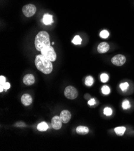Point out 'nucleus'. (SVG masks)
<instances>
[{
	"label": "nucleus",
	"mask_w": 134,
	"mask_h": 151,
	"mask_svg": "<svg viewBox=\"0 0 134 151\" xmlns=\"http://www.w3.org/2000/svg\"><path fill=\"white\" fill-rule=\"evenodd\" d=\"M35 65L37 69L44 74H49L53 69L52 62L42 54L36 56Z\"/></svg>",
	"instance_id": "nucleus-1"
},
{
	"label": "nucleus",
	"mask_w": 134,
	"mask_h": 151,
	"mask_svg": "<svg viewBox=\"0 0 134 151\" xmlns=\"http://www.w3.org/2000/svg\"><path fill=\"white\" fill-rule=\"evenodd\" d=\"M35 47L37 51H40L44 47L50 46L49 35L47 32H39L35 38Z\"/></svg>",
	"instance_id": "nucleus-2"
},
{
	"label": "nucleus",
	"mask_w": 134,
	"mask_h": 151,
	"mask_svg": "<svg viewBox=\"0 0 134 151\" xmlns=\"http://www.w3.org/2000/svg\"><path fill=\"white\" fill-rule=\"evenodd\" d=\"M41 54L44 57L50 60L51 62H54L57 58V54L52 47V46H48L44 47L41 51Z\"/></svg>",
	"instance_id": "nucleus-3"
},
{
	"label": "nucleus",
	"mask_w": 134,
	"mask_h": 151,
	"mask_svg": "<svg viewBox=\"0 0 134 151\" xmlns=\"http://www.w3.org/2000/svg\"><path fill=\"white\" fill-rule=\"evenodd\" d=\"M65 96L69 99H75L78 95V90L73 86H67L64 90Z\"/></svg>",
	"instance_id": "nucleus-4"
},
{
	"label": "nucleus",
	"mask_w": 134,
	"mask_h": 151,
	"mask_svg": "<svg viewBox=\"0 0 134 151\" xmlns=\"http://www.w3.org/2000/svg\"><path fill=\"white\" fill-rule=\"evenodd\" d=\"M22 12L26 17H32L36 12V7L33 4H27L23 7Z\"/></svg>",
	"instance_id": "nucleus-5"
},
{
	"label": "nucleus",
	"mask_w": 134,
	"mask_h": 151,
	"mask_svg": "<svg viewBox=\"0 0 134 151\" xmlns=\"http://www.w3.org/2000/svg\"><path fill=\"white\" fill-rule=\"evenodd\" d=\"M111 62L113 65H114L115 66H121L125 63L126 57L125 55H122V54L116 55L112 58Z\"/></svg>",
	"instance_id": "nucleus-6"
},
{
	"label": "nucleus",
	"mask_w": 134,
	"mask_h": 151,
	"mask_svg": "<svg viewBox=\"0 0 134 151\" xmlns=\"http://www.w3.org/2000/svg\"><path fill=\"white\" fill-rule=\"evenodd\" d=\"M62 120L59 116H55L51 120V125L52 128L55 130H58L62 127Z\"/></svg>",
	"instance_id": "nucleus-7"
},
{
	"label": "nucleus",
	"mask_w": 134,
	"mask_h": 151,
	"mask_svg": "<svg viewBox=\"0 0 134 151\" xmlns=\"http://www.w3.org/2000/svg\"><path fill=\"white\" fill-rule=\"evenodd\" d=\"M59 117H60L63 123L67 124L70 121L71 119V114L67 110H63L61 112Z\"/></svg>",
	"instance_id": "nucleus-8"
},
{
	"label": "nucleus",
	"mask_w": 134,
	"mask_h": 151,
	"mask_svg": "<svg viewBox=\"0 0 134 151\" xmlns=\"http://www.w3.org/2000/svg\"><path fill=\"white\" fill-rule=\"evenodd\" d=\"M110 50V45L107 42H102L97 47V51L100 54H103L108 52Z\"/></svg>",
	"instance_id": "nucleus-9"
},
{
	"label": "nucleus",
	"mask_w": 134,
	"mask_h": 151,
	"mask_svg": "<svg viewBox=\"0 0 134 151\" xmlns=\"http://www.w3.org/2000/svg\"><path fill=\"white\" fill-rule=\"evenodd\" d=\"M32 102H33V99L31 95L25 93L22 96L21 102L24 105H25V106H29V105L32 104Z\"/></svg>",
	"instance_id": "nucleus-10"
},
{
	"label": "nucleus",
	"mask_w": 134,
	"mask_h": 151,
	"mask_svg": "<svg viewBox=\"0 0 134 151\" xmlns=\"http://www.w3.org/2000/svg\"><path fill=\"white\" fill-rule=\"evenodd\" d=\"M23 82L27 86L33 85L35 82L34 77L32 74H27L24 77Z\"/></svg>",
	"instance_id": "nucleus-11"
},
{
	"label": "nucleus",
	"mask_w": 134,
	"mask_h": 151,
	"mask_svg": "<svg viewBox=\"0 0 134 151\" xmlns=\"http://www.w3.org/2000/svg\"><path fill=\"white\" fill-rule=\"evenodd\" d=\"M52 16L51 14H44V16L43 17V19H42V22L44 25H49L50 24H51L52 23L54 22L53 19H52Z\"/></svg>",
	"instance_id": "nucleus-12"
},
{
	"label": "nucleus",
	"mask_w": 134,
	"mask_h": 151,
	"mask_svg": "<svg viewBox=\"0 0 134 151\" xmlns=\"http://www.w3.org/2000/svg\"><path fill=\"white\" fill-rule=\"evenodd\" d=\"M89 129L87 127L84 126H79L77 128V132L81 135H85L88 134Z\"/></svg>",
	"instance_id": "nucleus-13"
},
{
	"label": "nucleus",
	"mask_w": 134,
	"mask_h": 151,
	"mask_svg": "<svg viewBox=\"0 0 134 151\" xmlns=\"http://www.w3.org/2000/svg\"><path fill=\"white\" fill-rule=\"evenodd\" d=\"M125 131H126V128L124 127H119L114 129L115 132L117 135H118V136H122V135L125 134Z\"/></svg>",
	"instance_id": "nucleus-14"
},
{
	"label": "nucleus",
	"mask_w": 134,
	"mask_h": 151,
	"mask_svg": "<svg viewBox=\"0 0 134 151\" xmlns=\"http://www.w3.org/2000/svg\"><path fill=\"white\" fill-rule=\"evenodd\" d=\"M48 128H49L48 125L44 122H42L40 124H39L37 127V129L39 131H47Z\"/></svg>",
	"instance_id": "nucleus-15"
},
{
	"label": "nucleus",
	"mask_w": 134,
	"mask_h": 151,
	"mask_svg": "<svg viewBox=\"0 0 134 151\" xmlns=\"http://www.w3.org/2000/svg\"><path fill=\"white\" fill-rule=\"evenodd\" d=\"M94 83V79L92 76H88L85 78V84L88 87H91Z\"/></svg>",
	"instance_id": "nucleus-16"
},
{
	"label": "nucleus",
	"mask_w": 134,
	"mask_h": 151,
	"mask_svg": "<svg viewBox=\"0 0 134 151\" xmlns=\"http://www.w3.org/2000/svg\"><path fill=\"white\" fill-rule=\"evenodd\" d=\"M72 43L75 45H80L82 42V39L79 36H75L72 40Z\"/></svg>",
	"instance_id": "nucleus-17"
},
{
	"label": "nucleus",
	"mask_w": 134,
	"mask_h": 151,
	"mask_svg": "<svg viewBox=\"0 0 134 151\" xmlns=\"http://www.w3.org/2000/svg\"><path fill=\"white\" fill-rule=\"evenodd\" d=\"M109 35H110L109 32L107 31V30H105V29L102 30V31L100 33V35H99L100 37L102 39L108 38L109 37Z\"/></svg>",
	"instance_id": "nucleus-18"
},
{
	"label": "nucleus",
	"mask_w": 134,
	"mask_h": 151,
	"mask_svg": "<svg viewBox=\"0 0 134 151\" xmlns=\"http://www.w3.org/2000/svg\"><path fill=\"white\" fill-rule=\"evenodd\" d=\"M102 92L104 95H108L110 93V88L107 86H103L102 87Z\"/></svg>",
	"instance_id": "nucleus-19"
},
{
	"label": "nucleus",
	"mask_w": 134,
	"mask_h": 151,
	"mask_svg": "<svg viewBox=\"0 0 134 151\" xmlns=\"http://www.w3.org/2000/svg\"><path fill=\"white\" fill-rule=\"evenodd\" d=\"M109 80V76L107 73H102L100 75V81L102 83H107Z\"/></svg>",
	"instance_id": "nucleus-20"
},
{
	"label": "nucleus",
	"mask_w": 134,
	"mask_h": 151,
	"mask_svg": "<svg viewBox=\"0 0 134 151\" xmlns=\"http://www.w3.org/2000/svg\"><path fill=\"white\" fill-rule=\"evenodd\" d=\"M103 113H104V114H105L107 116H110L112 114L113 111H112L111 108L106 107V108L104 109V110H103Z\"/></svg>",
	"instance_id": "nucleus-21"
},
{
	"label": "nucleus",
	"mask_w": 134,
	"mask_h": 151,
	"mask_svg": "<svg viewBox=\"0 0 134 151\" xmlns=\"http://www.w3.org/2000/svg\"><path fill=\"white\" fill-rule=\"evenodd\" d=\"M122 107L125 110H127L130 107V105L129 102L128 100H125L122 103Z\"/></svg>",
	"instance_id": "nucleus-22"
},
{
	"label": "nucleus",
	"mask_w": 134,
	"mask_h": 151,
	"mask_svg": "<svg viewBox=\"0 0 134 151\" xmlns=\"http://www.w3.org/2000/svg\"><path fill=\"white\" fill-rule=\"evenodd\" d=\"M128 87H129V84L127 82L123 83L120 84V87L122 89V90H123V91H125V90H126L128 88Z\"/></svg>",
	"instance_id": "nucleus-23"
},
{
	"label": "nucleus",
	"mask_w": 134,
	"mask_h": 151,
	"mask_svg": "<svg viewBox=\"0 0 134 151\" xmlns=\"http://www.w3.org/2000/svg\"><path fill=\"white\" fill-rule=\"evenodd\" d=\"M96 104V101L95 99L92 98V99H90L88 100V104L89 105H90V106H92V105H94L95 104Z\"/></svg>",
	"instance_id": "nucleus-24"
},
{
	"label": "nucleus",
	"mask_w": 134,
	"mask_h": 151,
	"mask_svg": "<svg viewBox=\"0 0 134 151\" xmlns=\"http://www.w3.org/2000/svg\"><path fill=\"white\" fill-rule=\"evenodd\" d=\"M3 87H4V89L6 90L9 89L10 87V83L6 82V83L3 84Z\"/></svg>",
	"instance_id": "nucleus-25"
},
{
	"label": "nucleus",
	"mask_w": 134,
	"mask_h": 151,
	"mask_svg": "<svg viewBox=\"0 0 134 151\" xmlns=\"http://www.w3.org/2000/svg\"><path fill=\"white\" fill-rule=\"evenodd\" d=\"M0 83H1V85H3L6 83V78L4 77H0Z\"/></svg>",
	"instance_id": "nucleus-26"
},
{
	"label": "nucleus",
	"mask_w": 134,
	"mask_h": 151,
	"mask_svg": "<svg viewBox=\"0 0 134 151\" xmlns=\"http://www.w3.org/2000/svg\"><path fill=\"white\" fill-rule=\"evenodd\" d=\"M16 127H25V125L22 122H20V123H18L16 125Z\"/></svg>",
	"instance_id": "nucleus-27"
},
{
	"label": "nucleus",
	"mask_w": 134,
	"mask_h": 151,
	"mask_svg": "<svg viewBox=\"0 0 134 151\" xmlns=\"http://www.w3.org/2000/svg\"><path fill=\"white\" fill-rule=\"evenodd\" d=\"M3 90H4L3 85H1V86H0V92H3Z\"/></svg>",
	"instance_id": "nucleus-28"
},
{
	"label": "nucleus",
	"mask_w": 134,
	"mask_h": 151,
	"mask_svg": "<svg viewBox=\"0 0 134 151\" xmlns=\"http://www.w3.org/2000/svg\"><path fill=\"white\" fill-rule=\"evenodd\" d=\"M85 97V99H88L89 98H90V96L88 94H86V95H85V96H84Z\"/></svg>",
	"instance_id": "nucleus-29"
}]
</instances>
